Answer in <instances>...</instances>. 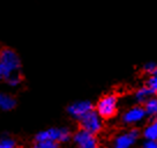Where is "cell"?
I'll return each mask as SVG.
<instances>
[{
	"instance_id": "1",
	"label": "cell",
	"mask_w": 157,
	"mask_h": 148,
	"mask_svg": "<svg viewBox=\"0 0 157 148\" xmlns=\"http://www.w3.org/2000/svg\"><path fill=\"white\" fill-rule=\"evenodd\" d=\"M21 61L14 50L5 48L0 51V71L1 76L8 79L12 75L20 73Z\"/></svg>"
},
{
	"instance_id": "2",
	"label": "cell",
	"mask_w": 157,
	"mask_h": 148,
	"mask_svg": "<svg viewBox=\"0 0 157 148\" xmlns=\"http://www.w3.org/2000/svg\"><path fill=\"white\" fill-rule=\"evenodd\" d=\"M118 110V99L116 95L109 94L103 96L96 104V112L102 119H109L116 116Z\"/></svg>"
},
{
	"instance_id": "3",
	"label": "cell",
	"mask_w": 157,
	"mask_h": 148,
	"mask_svg": "<svg viewBox=\"0 0 157 148\" xmlns=\"http://www.w3.org/2000/svg\"><path fill=\"white\" fill-rule=\"evenodd\" d=\"M72 138V133L68 128L52 127L44 131H40L35 135V141H43V140H51L56 142H67Z\"/></svg>"
},
{
	"instance_id": "4",
	"label": "cell",
	"mask_w": 157,
	"mask_h": 148,
	"mask_svg": "<svg viewBox=\"0 0 157 148\" xmlns=\"http://www.w3.org/2000/svg\"><path fill=\"white\" fill-rule=\"evenodd\" d=\"M78 122H80V125H81L82 130H84V131H87V132L91 134H97L98 132H101L102 126H103L101 116L95 110H91L86 116H83Z\"/></svg>"
},
{
	"instance_id": "5",
	"label": "cell",
	"mask_w": 157,
	"mask_h": 148,
	"mask_svg": "<svg viewBox=\"0 0 157 148\" xmlns=\"http://www.w3.org/2000/svg\"><path fill=\"white\" fill-rule=\"evenodd\" d=\"M73 139L78 148H98V142L95 134L89 133L82 128L74 134Z\"/></svg>"
},
{
	"instance_id": "6",
	"label": "cell",
	"mask_w": 157,
	"mask_h": 148,
	"mask_svg": "<svg viewBox=\"0 0 157 148\" xmlns=\"http://www.w3.org/2000/svg\"><path fill=\"white\" fill-rule=\"evenodd\" d=\"M91 110H94L91 102H89V101H78V102L72 103L69 105L67 108V112L73 118L80 120L83 116H86L88 112H90Z\"/></svg>"
},
{
	"instance_id": "7",
	"label": "cell",
	"mask_w": 157,
	"mask_h": 148,
	"mask_svg": "<svg viewBox=\"0 0 157 148\" xmlns=\"http://www.w3.org/2000/svg\"><path fill=\"white\" fill-rule=\"evenodd\" d=\"M139 138V130L132 128L125 133L118 135L114 140L113 148H131Z\"/></svg>"
},
{
	"instance_id": "8",
	"label": "cell",
	"mask_w": 157,
	"mask_h": 148,
	"mask_svg": "<svg viewBox=\"0 0 157 148\" xmlns=\"http://www.w3.org/2000/svg\"><path fill=\"white\" fill-rule=\"evenodd\" d=\"M146 110L141 105H136L134 108L127 110L123 116V122L125 124L128 125H132V124H136L139 122H141L146 118Z\"/></svg>"
},
{
	"instance_id": "9",
	"label": "cell",
	"mask_w": 157,
	"mask_h": 148,
	"mask_svg": "<svg viewBox=\"0 0 157 148\" xmlns=\"http://www.w3.org/2000/svg\"><path fill=\"white\" fill-rule=\"evenodd\" d=\"M143 137L146 140H157V117H154L152 120L143 130Z\"/></svg>"
},
{
	"instance_id": "10",
	"label": "cell",
	"mask_w": 157,
	"mask_h": 148,
	"mask_svg": "<svg viewBox=\"0 0 157 148\" xmlns=\"http://www.w3.org/2000/svg\"><path fill=\"white\" fill-rule=\"evenodd\" d=\"M15 105H16V101L13 96L0 93V109L1 110L10 111V110L15 108Z\"/></svg>"
},
{
	"instance_id": "11",
	"label": "cell",
	"mask_w": 157,
	"mask_h": 148,
	"mask_svg": "<svg viewBox=\"0 0 157 148\" xmlns=\"http://www.w3.org/2000/svg\"><path fill=\"white\" fill-rule=\"evenodd\" d=\"M143 104V108L148 116H151L152 118L157 117V97H149Z\"/></svg>"
},
{
	"instance_id": "12",
	"label": "cell",
	"mask_w": 157,
	"mask_h": 148,
	"mask_svg": "<svg viewBox=\"0 0 157 148\" xmlns=\"http://www.w3.org/2000/svg\"><path fill=\"white\" fill-rule=\"evenodd\" d=\"M151 95H154L151 93V90L148 88L147 86H143L141 88H139L135 92V99L139 103H144Z\"/></svg>"
},
{
	"instance_id": "13",
	"label": "cell",
	"mask_w": 157,
	"mask_h": 148,
	"mask_svg": "<svg viewBox=\"0 0 157 148\" xmlns=\"http://www.w3.org/2000/svg\"><path fill=\"white\" fill-rule=\"evenodd\" d=\"M33 148H59V142L51 141V140H43V141H35Z\"/></svg>"
},
{
	"instance_id": "14",
	"label": "cell",
	"mask_w": 157,
	"mask_h": 148,
	"mask_svg": "<svg viewBox=\"0 0 157 148\" xmlns=\"http://www.w3.org/2000/svg\"><path fill=\"white\" fill-rule=\"evenodd\" d=\"M147 87L151 90L152 94H157V75H150L147 81Z\"/></svg>"
},
{
	"instance_id": "15",
	"label": "cell",
	"mask_w": 157,
	"mask_h": 148,
	"mask_svg": "<svg viewBox=\"0 0 157 148\" xmlns=\"http://www.w3.org/2000/svg\"><path fill=\"white\" fill-rule=\"evenodd\" d=\"M0 148H16V142L10 138L0 139Z\"/></svg>"
},
{
	"instance_id": "16",
	"label": "cell",
	"mask_w": 157,
	"mask_h": 148,
	"mask_svg": "<svg viewBox=\"0 0 157 148\" xmlns=\"http://www.w3.org/2000/svg\"><path fill=\"white\" fill-rule=\"evenodd\" d=\"M7 80V82L10 84V86H13V87H15V86H19V84L21 82V75L19 74H15V75H12V76H10Z\"/></svg>"
},
{
	"instance_id": "17",
	"label": "cell",
	"mask_w": 157,
	"mask_h": 148,
	"mask_svg": "<svg viewBox=\"0 0 157 148\" xmlns=\"http://www.w3.org/2000/svg\"><path fill=\"white\" fill-rule=\"evenodd\" d=\"M157 64L156 63H154V61H149V63H147V64L143 65L142 69L144 71V72H147V73L151 74L152 72H154V69L156 68Z\"/></svg>"
},
{
	"instance_id": "18",
	"label": "cell",
	"mask_w": 157,
	"mask_h": 148,
	"mask_svg": "<svg viewBox=\"0 0 157 148\" xmlns=\"http://www.w3.org/2000/svg\"><path fill=\"white\" fill-rule=\"evenodd\" d=\"M142 148H157V141H154V140H147L146 142L143 143Z\"/></svg>"
},
{
	"instance_id": "19",
	"label": "cell",
	"mask_w": 157,
	"mask_h": 148,
	"mask_svg": "<svg viewBox=\"0 0 157 148\" xmlns=\"http://www.w3.org/2000/svg\"><path fill=\"white\" fill-rule=\"evenodd\" d=\"M150 75H157V66H156V68L154 69V72H152V73L150 74Z\"/></svg>"
},
{
	"instance_id": "20",
	"label": "cell",
	"mask_w": 157,
	"mask_h": 148,
	"mask_svg": "<svg viewBox=\"0 0 157 148\" xmlns=\"http://www.w3.org/2000/svg\"><path fill=\"white\" fill-rule=\"evenodd\" d=\"M1 78H2V76H1V71H0V79H1Z\"/></svg>"
},
{
	"instance_id": "21",
	"label": "cell",
	"mask_w": 157,
	"mask_h": 148,
	"mask_svg": "<svg viewBox=\"0 0 157 148\" xmlns=\"http://www.w3.org/2000/svg\"><path fill=\"white\" fill-rule=\"evenodd\" d=\"M156 141H157V140H156Z\"/></svg>"
}]
</instances>
